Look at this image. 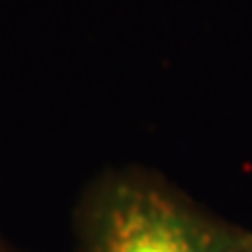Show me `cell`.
<instances>
[{
  "label": "cell",
  "instance_id": "1",
  "mask_svg": "<svg viewBox=\"0 0 252 252\" xmlns=\"http://www.w3.org/2000/svg\"><path fill=\"white\" fill-rule=\"evenodd\" d=\"M93 252H231L202 220L166 193L120 185L99 208Z\"/></svg>",
  "mask_w": 252,
  "mask_h": 252
}]
</instances>
